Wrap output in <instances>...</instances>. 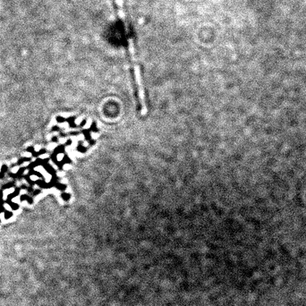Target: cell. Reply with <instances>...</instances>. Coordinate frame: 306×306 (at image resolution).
Wrapping results in <instances>:
<instances>
[{
	"mask_svg": "<svg viewBox=\"0 0 306 306\" xmlns=\"http://www.w3.org/2000/svg\"><path fill=\"white\" fill-rule=\"evenodd\" d=\"M128 55H129V59H130V63H131L132 75V78H133V84H134L135 91H136L138 100H139L140 112H141L142 115H144L147 112V106H146L145 92H144L143 83V81H142L140 66L138 65L135 52L128 53Z\"/></svg>",
	"mask_w": 306,
	"mask_h": 306,
	"instance_id": "obj_1",
	"label": "cell"
}]
</instances>
